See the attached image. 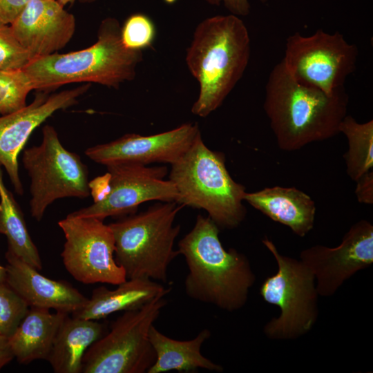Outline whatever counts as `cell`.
<instances>
[{
    "label": "cell",
    "instance_id": "603a6c76",
    "mask_svg": "<svg viewBox=\"0 0 373 373\" xmlns=\"http://www.w3.org/2000/svg\"><path fill=\"white\" fill-rule=\"evenodd\" d=\"M0 233L7 238L9 253L40 271L42 262L27 229L20 206L6 187L0 164Z\"/></svg>",
    "mask_w": 373,
    "mask_h": 373
},
{
    "label": "cell",
    "instance_id": "8fae6325",
    "mask_svg": "<svg viewBox=\"0 0 373 373\" xmlns=\"http://www.w3.org/2000/svg\"><path fill=\"white\" fill-rule=\"evenodd\" d=\"M58 225L66 239L62 261L76 280L118 285L127 280L124 269L115 260V240L108 224L95 218L69 213Z\"/></svg>",
    "mask_w": 373,
    "mask_h": 373
},
{
    "label": "cell",
    "instance_id": "277c9868",
    "mask_svg": "<svg viewBox=\"0 0 373 373\" xmlns=\"http://www.w3.org/2000/svg\"><path fill=\"white\" fill-rule=\"evenodd\" d=\"M142 59V51L128 49L123 44L119 21L108 17L102 21L97 39L92 46L35 58L23 70L34 90H47L82 82L117 88L135 78Z\"/></svg>",
    "mask_w": 373,
    "mask_h": 373
},
{
    "label": "cell",
    "instance_id": "52a82bcc",
    "mask_svg": "<svg viewBox=\"0 0 373 373\" xmlns=\"http://www.w3.org/2000/svg\"><path fill=\"white\" fill-rule=\"evenodd\" d=\"M262 242L274 256L278 271L263 281L260 294L280 310L265 324L264 334L271 340L296 339L310 332L318 318L315 278L300 260L280 254L271 240L265 237Z\"/></svg>",
    "mask_w": 373,
    "mask_h": 373
},
{
    "label": "cell",
    "instance_id": "484cf974",
    "mask_svg": "<svg viewBox=\"0 0 373 373\" xmlns=\"http://www.w3.org/2000/svg\"><path fill=\"white\" fill-rule=\"evenodd\" d=\"M29 307L6 281H0V334L10 338L27 314Z\"/></svg>",
    "mask_w": 373,
    "mask_h": 373
},
{
    "label": "cell",
    "instance_id": "e0dca14e",
    "mask_svg": "<svg viewBox=\"0 0 373 373\" xmlns=\"http://www.w3.org/2000/svg\"><path fill=\"white\" fill-rule=\"evenodd\" d=\"M5 257L6 282L30 307L72 314L87 303L88 298L68 282L50 279L9 253L6 252Z\"/></svg>",
    "mask_w": 373,
    "mask_h": 373
},
{
    "label": "cell",
    "instance_id": "5bb4252c",
    "mask_svg": "<svg viewBox=\"0 0 373 373\" xmlns=\"http://www.w3.org/2000/svg\"><path fill=\"white\" fill-rule=\"evenodd\" d=\"M200 133L197 123H184L151 135L126 134L112 142L89 147L85 154L106 166L119 163L171 165L186 153Z\"/></svg>",
    "mask_w": 373,
    "mask_h": 373
},
{
    "label": "cell",
    "instance_id": "9a60e30c",
    "mask_svg": "<svg viewBox=\"0 0 373 373\" xmlns=\"http://www.w3.org/2000/svg\"><path fill=\"white\" fill-rule=\"evenodd\" d=\"M88 88L87 84L49 96L39 93L31 104L0 117V164L6 171L17 194L23 193L19 174L18 155L32 131L56 111L77 104L78 97Z\"/></svg>",
    "mask_w": 373,
    "mask_h": 373
},
{
    "label": "cell",
    "instance_id": "4fadbf2b",
    "mask_svg": "<svg viewBox=\"0 0 373 373\" xmlns=\"http://www.w3.org/2000/svg\"><path fill=\"white\" fill-rule=\"evenodd\" d=\"M300 260L313 274L318 295H334L343 283L373 263V225L354 224L336 247L315 245L303 250Z\"/></svg>",
    "mask_w": 373,
    "mask_h": 373
},
{
    "label": "cell",
    "instance_id": "cb8c5ba5",
    "mask_svg": "<svg viewBox=\"0 0 373 373\" xmlns=\"http://www.w3.org/2000/svg\"><path fill=\"white\" fill-rule=\"evenodd\" d=\"M339 132L345 135L348 143L344 155L347 173L356 182L373 167V120L358 123L347 115L340 124Z\"/></svg>",
    "mask_w": 373,
    "mask_h": 373
},
{
    "label": "cell",
    "instance_id": "d4e9b609",
    "mask_svg": "<svg viewBox=\"0 0 373 373\" xmlns=\"http://www.w3.org/2000/svg\"><path fill=\"white\" fill-rule=\"evenodd\" d=\"M32 90L23 68L0 70V115H8L25 107L27 96Z\"/></svg>",
    "mask_w": 373,
    "mask_h": 373
},
{
    "label": "cell",
    "instance_id": "836d02e7",
    "mask_svg": "<svg viewBox=\"0 0 373 373\" xmlns=\"http://www.w3.org/2000/svg\"><path fill=\"white\" fill-rule=\"evenodd\" d=\"M6 267L0 265V281H6Z\"/></svg>",
    "mask_w": 373,
    "mask_h": 373
},
{
    "label": "cell",
    "instance_id": "8992f818",
    "mask_svg": "<svg viewBox=\"0 0 373 373\" xmlns=\"http://www.w3.org/2000/svg\"><path fill=\"white\" fill-rule=\"evenodd\" d=\"M183 207L175 201L162 202L108 224L115 240V260L127 279L166 283L168 267L179 255L173 245L180 226L174 221Z\"/></svg>",
    "mask_w": 373,
    "mask_h": 373
},
{
    "label": "cell",
    "instance_id": "4dcf8cb0",
    "mask_svg": "<svg viewBox=\"0 0 373 373\" xmlns=\"http://www.w3.org/2000/svg\"><path fill=\"white\" fill-rule=\"evenodd\" d=\"M207 3L212 6L223 4L230 14L237 17H245L250 13L251 6L249 0H204ZM262 3H266L267 0H259Z\"/></svg>",
    "mask_w": 373,
    "mask_h": 373
},
{
    "label": "cell",
    "instance_id": "3957f363",
    "mask_svg": "<svg viewBox=\"0 0 373 373\" xmlns=\"http://www.w3.org/2000/svg\"><path fill=\"white\" fill-rule=\"evenodd\" d=\"M219 229L209 216L198 215L193 229L179 241L178 251L189 269L186 294L231 312L246 304L256 276L245 255L223 247Z\"/></svg>",
    "mask_w": 373,
    "mask_h": 373
},
{
    "label": "cell",
    "instance_id": "d6986e66",
    "mask_svg": "<svg viewBox=\"0 0 373 373\" xmlns=\"http://www.w3.org/2000/svg\"><path fill=\"white\" fill-rule=\"evenodd\" d=\"M170 291L171 288H166L148 278L127 279L113 290L104 286L95 288L85 305L71 315L99 321L117 312L138 309Z\"/></svg>",
    "mask_w": 373,
    "mask_h": 373
},
{
    "label": "cell",
    "instance_id": "2e32d148",
    "mask_svg": "<svg viewBox=\"0 0 373 373\" xmlns=\"http://www.w3.org/2000/svg\"><path fill=\"white\" fill-rule=\"evenodd\" d=\"M10 26L32 60L64 48L75 32L76 21L57 0H30Z\"/></svg>",
    "mask_w": 373,
    "mask_h": 373
},
{
    "label": "cell",
    "instance_id": "6da1fadb",
    "mask_svg": "<svg viewBox=\"0 0 373 373\" xmlns=\"http://www.w3.org/2000/svg\"><path fill=\"white\" fill-rule=\"evenodd\" d=\"M349 96L341 87L329 95L297 82L283 61L270 72L264 110L278 147L294 151L340 133Z\"/></svg>",
    "mask_w": 373,
    "mask_h": 373
},
{
    "label": "cell",
    "instance_id": "7a4b0ae2",
    "mask_svg": "<svg viewBox=\"0 0 373 373\" xmlns=\"http://www.w3.org/2000/svg\"><path fill=\"white\" fill-rule=\"evenodd\" d=\"M251 40L236 15H216L195 27L185 61L199 84L191 113L206 117L219 108L242 77L249 64Z\"/></svg>",
    "mask_w": 373,
    "mask_h": 373
},
{
    "label": "cell",
    "instance_id": "d6a6232c",
    "mask_svg": "<svg viewBox=\"0 0 373 373\" xmlns=\"http://www.w3.org/2000/svg\"><path fill=\"white\" fill-rule=\"evenodd\" d=\"M61 5H63L64 6H65L66 5L68 4V3H73L75 1H80V2H83V3H91V2H94L97 0H57Z\"/></svg>",
    "mask_w": 373,
    "mask_h": 373
},
{
    "label": "cell",
    "instance_id": "44dd1931",
    "mask_svg": "<svg viewBox=\"0 0 373 373\" xmlns=\"http://www.w3.org/2000/svg\"><path fill=\"white\" fill-rule=\"evenodd\" d=\"M70 314L62 312L51 313L50 309L30 307L8 338L12 353L21 364L35 360H47L59 326Z\"/></svg>",
    "mask_w": 373,
    "mask_h": 373
},
{
    "label": "cell",
    "instance_id": "30bf717a",
    "mask_svg": "<svg viewBox=\"0 0 373 373\" xmlns=\"http://www.w3.org/2000/svg\"><path fill=\"white\" fill-rule=\"evenodd\" d=\"M358 55L357 46L339 32L319 29L308 36L298 32L289 35L282 61L297 82L330 95L344 87L356 70Z\"/></svg>",
    "mask_w": 373,
    "mask_h": 373
},
{
    "label": "cell",
    "instance_id": "ac0fdd59",
    "mask_svg": "<svg viewBox=\"0 0 373 373\" xmlns=\"http://www.w3.org/2000/svg\"><path fill=\"white\" fill-rule=\"evenodd\" d=\"M244 200L272 220L291 229L300 237L314 227L316 206L305 193L294 187H267L245 193Z\"/></svg>",
    "mask_w": 373,
    "mask_h": 373
},
{
    "label": "cell",
    "instance_id": "f1b7e54d",
    "mask_svg": "<svg viewBox=\"0 0 373 373\" xmlns=\"http://www.w3.org/2000/svg\"><path fill=\"white\" fill-rule=\"evenodd\" d=\"M30 0H0V26H10Z\"/></svg>",
    "mask_w": 373,
    "mask_h": 373
},
{
    "label": "cell",
    "instance_id": "ba28073f",
    "mask_svg": "<svg viewBox=\"0 0 373 373\" xmlns=\"http://www.w3.org/2000/svg\"><path fill=\"white\" fill-rule=\"evenodd\" d=\"M164 297L126 311L114 321L110 330L85 352L81 373L148 372L156 359L149 332L167 304Z\"/></svg>",
    "mask_w": 373,
    "mask_h": 373
},
{
    "label": "cell",
    "instance_id": "9c48e42d",
    "mask_svg": "<svg viewBox=\"0 0 373 373\" xmlns=\"http://www.w3.org/2000/svg\"><path fill=\"white\" fill-rule=\"evenodd\" d=\"M42 135L41 143L26 149L22 156L30 178V212L37 221L56 200L90 194L88 167L81 157L63 146L53 126L45 125Z\"/></svg>",
    "mask_w": 373,
    "mask_h": 373
},
{
    "label": "cell",
    "instance_id": "5b68a950",
    "mask_svg": "<svg viewBox=\"0 0 373 373\" xmlns=\"http://www.w3.org/2000/svg\"><path fill=\"white\" fill-rule=\"evenodd\" d=\"M169 180L177 189V203L204 209L219 228L234 229L245 219V187L232 179L224 154L209 149L200 133L171 164Z\"/></svg>",
    "mask_w": 373,
    "mask_h": 373
},
{
    "label": "cell",
    "instance_id": "e575fe53",
    "mask_svg": "<svg viewBox=\"0 0 373 373\" xmlns=\"http://www.w3.org/2000/svg\"><path fill=\"white\" fill-rule=\"evenodd\" d=\"M175 0H165L166 2L167 3H173L174 2Z\"/></svg>",
    "mask_w": 373,
    "mask_h": 373
},
{
    "label": "cell",
    "instance_id": "4316f807",
    "mask_svg": "<svg viewBox=\"0 0 373 373\" xmlns=\"http://www.w3.org/2000/svg\"><path fill=\"white\" fill-rule=\"evenodd\" d=\"M156 29L152 19L143 13L130 15L121 26V39L126 48L141 50L151 48L155 41Z\"/></svg>",
    "mask_w": 373,
    "mask_h": 373
},
{
    "label": "cell",
    "instance_id": "1f68e13d",
    "mask_svg": "<svg viewBox=\"0 0 373 373\" xmlns=\"http://www.w3.org/2000/svg\"><path fill=\"white\" fill-rule=\"evenodd\" d=\"M14 358L8 338L0 334V370Z\"/></svg>",
    "mask_w": 373,
    "mask_h": 373
},
{
    "label": "cell",
    "instance_id": "ffe728a7",
    "mask_svg": "<svg viewBox=\"0 0 373 373\" xmlns=\"http://www.w3.org/2000/svg\"><path fill=\"white\" fill-rule=\"evenodd\" d=\"M106 332L96 320L66 315L56 334L48 361L55 373H81L85 352Z\"/></svg>",
    "mask_w": 373,
    "mask_h": 373
},
{
    "label": "cell",
    "instance_id": "83f0119b",
    "mask_svg": "<svg viewBox=\"0 0 373 373\" xmlns=\"http://www.w3.org/2000/svg\"><path fill=\"white\" fill-rule=\"evenodd\" d=\"M31 57L15 37L10 26H0V70L23 68Z\"/></svg>",
    "mask_w": 373,
    "mask_h": 373
},
{
    "label": "cell",
    "instance_id": "7402d4cb",
    "mask_svg": "<svg viewBox=\"0 0 373 373\" xmlns=\"http://www.w3.org/2000/svg\"><path fill=\"white\" fill-rule=\"evenodd\" d=\"M211 332L204 329L193 339L178 341L161 333L153 325L150 327L149 337L156 359L147 373H162L175 370L192 372L199 368L222 372V365L204 357L200 352L202 344L210 338Z\"/></svg>",
    "mask_w": 373,
    "mask_h": 373
},
{
    "label": "cell",
    "instance_id": "7c38bea8",
    "mask_svg": "<svg viewBox=\"0 0 373 373\" xmlns=\"http://www.w3.org/2000/svg\"><path fill=\"white\" fill-rule=\"evenodd\" d=\"M106 168V186L102 197L72 215L104 220L136 213L138 206L147 201L176 202L178 193L174 184L164 180L168 172L165 166L119 163Z\"/></svg>",
    "mask_w": 373,
    "mask_h": 373
},
{
    "label": "cell",
    "instance_id": "f546056e",
    "mask_svg": "<svg viewBox=\"0 0 373 373\" xmlns=\"http://www.w3.org/2000/svg\"><path fill=\"white\" fill-rule=\"evenodd\" d=\"M355 193L359 202L367 204L373 203V171H367L356 181Z\"/></svg>",
    "mask_w": 373,
    "mask_h": 373
}]
</instances>
